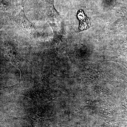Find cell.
<instances>
[{"label": "cell", "mask_w": 127, "mask_h": 127, "mask_svg": "<svg viewBox=\"0 0 127 127\" xmlns=\"http://www.w3.org/2000/svg\"><path fill=\"white\" fill-rule=\"evenodd\" d=\"M54 0H41V7L49 24H56L61 19L54 5Z\"/></svg>", "instance_id": "obj_1"}, {"label": "cell", "mask_w": 127, "mask_h": 127, "mask_svg": "<svg viewBox=\"0 0 127 127\" xmlns=\"http://www.w3.org/2000/svg\"><path fill=\"white\" fill-rule=\"evenodd\" d=\"M13 21L21 29L32 35L37 34L35 27V23L30 22L25 15L23 7L20 12L13 18Z\"/></svg>", "instance_id": "obj_2"}]
</instances>
